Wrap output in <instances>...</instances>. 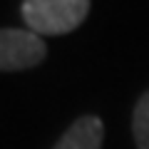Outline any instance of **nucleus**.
<instances>
[{
    "label": "nucleus",
    "mask_w": 149,
    "mask_h": 149,
    "mask_svg": "<svg viewBox=\"0 0 149 149\" xmlns=\"http://www.w3.org/2000/svg\"><path fill=\"white\" fill-rule=\"evenodd\" d=\"M47 57V45L32 30L0 27V72H20L37 67Z\"/></svg>",
    "instance_id": "f03ea898"
},
{
    "label": "nucleus",
    "mask_w": 149,
    "mask_h": 149,
    "mask_svg": "<svg viewBox=\"0 0 149 149\" xmlns=\"http://www.w3.org/2000/svg\"><path fill=\"white\" fill-rule=\"evenodd\" d=\"M90 0H22V20L35 35L55 37L77 30L90 15Z\"/></svg>",
    "instance_id": "f257e3e1"
},
{
    "label": "nucleus",
    "mask_w": 149,
    "mask_h": 149,
    "mask_svg": "<svg viewBox=\"0 0 149 149\" xmlns=\"http://www.w3.org/2000/svg\"><path fill=\"white\" fill-rule=\"evenodd\" d=\"M104 142V124L97 114H85L74 119L70 129L57 139L52 149H102Z\"/></svg>",
    "instance_id": "7ed1b4c3"
},
{
    "label": "nucleus",
    "mask_w": 149,
    "mask_h": 149,
    "mask_svg": "<svg viewBox=\"0 0 149 149\" xmlns=\"http://www.w3.org/2000/svg\"><path fill=\"white\" fill-rule=\"evenodd\" d=\"M132 134L137 149H149V90L137 100L132 112Z\"/></svg>",
    "instance_id": "20e7f679"
}]
</instances>
